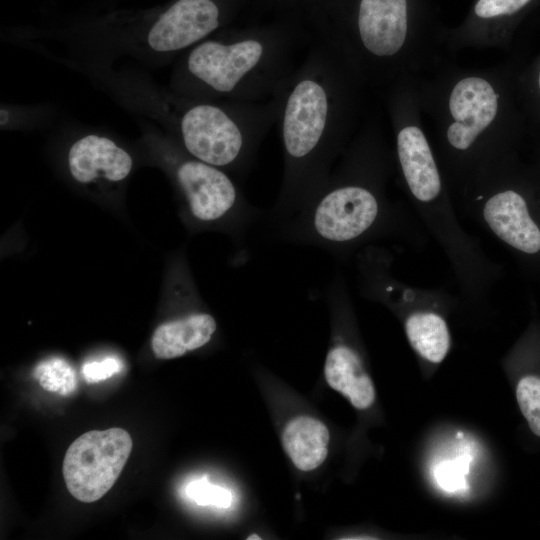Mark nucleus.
Here are the masks:
<instances>
[{
    "label": "nucleus",
    "mask_w": 540,
    "mask_h": 540,
    "mask_svg": "<svg viewBox=\"0 0 540 540\" xmlns=\"http://www.w3.org/2000/svg\"><path fill=\"white\" fill-rule=\"evenodd\" d=\"M329 431L326 425L309 416L292 419L282 434L284 450L301 471L319 467L327 456Z\"/></svg>",
    "instance_id": "obj_15"
},
{
    "label": "nucleus",
    "mask_w": 540,
    "mask_h": 540,
    "mask_svg": "<svg viewBox=\"0 0 540 540\" xmlns=\"http://www.w3.org/2000/svg\"><path fill=\"white\" fill-rule=\"evenodd\" d=\"M247 539L248 540H250V539H258L259 540L261 538L259 536H257V535H251L250 537H247Z\"/></svg>",
    "instance_id": "obj_24"
},
{
    "label": "nucleus",
    "mask_w": 540,
    "mask_h": 540,
    "mask_svg": "<svg viewBox=\"0 0 540 540\" xmlns=\"http://www.w3.org/2000/svg\"><path fill=\"white\" fill-rule=\"evenodd\" d=\"M217 330L215 318L204 311H192L159 325L151 338L158 359H173L207 345Z\"/></svg>",
    "instance_id": "obj_13"
},
{
    "label": "nucleus",
    "mask_w": 540,
    "mask_h": 540,
    "mask_svg": "<svg viewBox=\"0 0 540 540\" xmlns=\"http://www.w3.org/2000/svg\"><path fill=\"white\" fill-rule=\"evenodd\" d=\"M428 74L417 79L421 108L445 150L461 159L496 151L515 126L507 68H467L445 60Z\"/></svg>",
    "instance_id": "obj_6"
},
{
    "label": "nucleus",
    "mask_w": 540,
    "mask_h": 540,
    "mask_svg": "<svg viewBox=\"0 0 540 540\" xmlns=\"http://www.w3.org/2000/svg\"><path fill=\"white\" fill-rule=\"evenodd\" d=\"M251 11L272 18L302 22L311 30L327 25L341 10L345 0H248Z\"/></svg>",
    "instance_id": "obj_16"
},
{
    "label": "nucleus",
    "mask_w": 540,
    "mask_h": 540,
    "mask_svg": "<svg viewBox=\"0 0 540 540\" xmlns=\"http://www.w3.org/2000/svg\"><path fill=\"white\" fill-rule=\"evenodd\" d=\"M71 176L80 184L98 179L111 183L123 181L133 167L131 155L112 139L86 134L73 142L67 155Z\"/></svg>",
    "instance_id": "obj_11"
},
{
    "label": "nucleus",
    "mask_w": 540,
    "mask_h": 540,
    "mask_svg": "<svg viewBox=\"0 0 540 540\" xmlns=\"http://www.w3.org/2000/svg\"><path fill=\"white\" fill-rule=\"evenodd\" d=\"M132 438L122 428L88 431L68 447L63 477L69 493L92 503L115 484L132 451Z\"/></svg>",
    "instance_id": "obj_9"
},
{
    "label": "nucleus",
    "mask_w": 540,
    "mask_h": 540,
    "mask_svg": "<svg viewBox=\"0 0 540 540\" xmlns=\"http://www.w3.org/2000/svg\"><path fill=\"white\" fill-rule=\"evenodd\" d=\"M534 85L536 87L537 94L540 96V67L536 71V81Z\"/></svg>",
    "instance_id": "obj_23"
},
{
    "label": "nucleus",
    "mask_w": 540,
    "mask_h": 540,
    "mask_svg": "<svg viewBox=\"0 0 540 540\" xmlns=\"http://www.w3.org/2000/svg\"><path fill=\"white\" fill-rule=\"evenodd\" d=\"M368 88L423 76L446 59L448 27L429 0H345L327 25Z\"/></svg>",
    "instance_id": "obj_3"
},
{
    "label": "nucleus",
    "mask_w": 540,
    "mask_h": 540,
    "mask_svg": "<svg viewBox=\"0 0 540 540\" xmlns=\"http://www.w3.org/2000/svg\"><path fill=\"white\" fill-rule=\"evenodd\" d=\"M122 368L119 359L108 357L102 361L88 362L82 367L83 377L88 383H96L117 374Z\"/></svg>",
    "instance_id": "obj_21"
},
{
    "label": "nucleus",
    "mask_w": 540,
    "mask_h": 540,
    "mask_svg": "<svg viewBox=\"0 0 540 540\" xmlns=\"http://www.w3.org/2000/svg\"><path fill=\"white\" fill-rule=\"evenodd\" d=\"M383 144L379 120L364 118L337 167L295 215L273 228L274 237L337 255L367 234L381 211Z\"/></svg>",
    "instance_id": "obj_5"
},
{
    "label": "nucleus",
    "mask_w": 540,
    "mask_h": 540,
    "mask_svg": "<svg viewBox=\"0 0 540 540\" xmlns=\"http://www.w3.org/2000/svg\"><path fill=\"white\" fill-rule=\"evenodd\" d=\"M412 347L425 359L441 362L450 346V336L445 321L434 313H414L405 324Z\"/></svg>",
    "instance_id": "obj_17"
},
{
    "label": "nucleus",
    "mask_w": 540,
    "mask_h": 540,
    "mask_svg": "<svg viewBox=\"0 0 540 540\" xmlns=\"http://www.w3.org/2000/svg\"><path fill=\"white\" fill-rule=\"evenodd\" d=\"M119 86L126 99L165 126L186 153L242 178L277 121L275 95L263 102H239L191 98L130 79H121Z\"/></svg>",
    "instance_id": "obj_4"
},
{
    "label": "nucleus",
    "mask_w": 540,
    "mask_h": 540,
    "mask_svg": "<svg viewBox=\"0 0 540 540\" xmlns=\"http://www.w3.org/2000/svg\"><path fill=\"white\" fill-rule=\"evenodd\" d=\"M464 465L463 462H448L438 467V482L448 490H455L462 486Z\"/></svg>",
    "instance_id": "obj_22"
},
{
    "label": "nucleus",
    "mask_w": 540,
    "mask_h": 540,
    "mask_svg": "<svg viewBox=\"0 0 540 540\" xmlns=\"http://www.w3.org/2000/svg\"><path fill=\"white\" fill-rule=\"evenodd\" d=\"M248 0H174L146 29L115 48L165 61L228 27Z\"/></svg>",
    "instance_id": "obj_8"
},
{
    "label": "nucleus",
    "mask_w": 540,
    "mask_h": 540,
    "mask_svg": "<svg viewBox=\"0 0 540 540\" xmlns=\"http://www.w3.org/2000/svg\"><path fill=\"white\" fill-rule=\"evenodd\" d=\"M306 25L287 18L226 27L186 51L175 66L170 89L197 99L263 102L295 68Z\"/></svg>",
    "instance_id": "obj_2"
},
{
    "label": "nucleus",
    "mask_w": 540,
    "mask_h": 540,
    "mask_svg": "<svg viewBox=\"0 0 540 540\" xmlns=\"http://www.w3.org/2000/svg\"><path fill=\"white\" fill-rule=\"evenodd\" d=\"M484 218L495 234L525 253L540 250V230L530 218L524 198L512 189L492 195L484 206Z\"/></svg>",
    "instance_id": "obj_12"
},
{
    "label": "nucleus",
    "mask_w": 540,
    "mask_h": 540,
    "mask_svg": "<svg viewBox=\"0 0 540 540\" xmlns=\"http://www.w3.org/2000/svg\"><path fill=\"white\" fill-rule=\"evenodd\" d=\"M324 376L331 388L343 394L357 409H367L375 401V388L359 353L338 341L328 351Z\"/></svg>",
    "instance_id": "obj_14"
},
{
    "label": "nucleus",
    "mask_w": 540,
    "mask_h": 540,
    "mask_svg": "<svg viewBox=\"0 0 540 540\" xmlns=\"http://www.w3.org/2000/svg\"><path fill=\"white\" fill-rule=\"evenodd\" d=\"M367 88L331 33L312 31L303 60L275 93L283 176L268 213L273 228L295 215L327 179L365 118Z\"/></svg>",
    "instance_id": "obj_1"
},
{
    "label": "nucleus",
    "mask_w": 540,
    "mask_h": 540,
    "mask_svg": "<svg viewBox=\"0 0 540 540\" xmlns=\"http://www.w3.org/2000/svg\"><path fill=\"white\" fill-rule=\"evenodd\" d=\"M172 149L171 172L188 215L198 224H219L241 245L265 214L253 206L226 171Z\"/></svg>",
    "instance_id": "obj_7"
},
{
    "label": "nucleus",
    "mask_w": 540,
    "mask_h": 540,
    "mask_svg": "<svg viewBox=\"0 0 540 540\" xmlns=\"http://www.w3.org/2000/svg\"><path fill=\"white\" fill-rule=\"evenodd\" d=\"M187 494L199 505H215L228 507L231 503L229 490L216 486L206 479H198L190 482L187 486Z\"/></svg>",
    "instance_id": "obj_20"
},
{
    "label": "nucleus",
    "mask_w": 540,
    "mask_h": 540,
    "mask_svg": "<svg viewBox=\"0 0 540 540\" xmlns=\"http://www.w3.org/2000/svg\"><path fill=\"white\" fill-rule=\"evenodd\" d=\"M516 397L530 429L540 437V378L523 377L517 385Z\"/></svg>",
    "instance_id": "obj_19"
},
{
    "label": "nucleus",
    "mask_w": 540,
    "mask_h": 540,
    "mask_svg": "<svg viewBox=\"0 0 540 540\" xmlns=\"http://www.w3.org/2000/svg\"><path fill=\"white\" fill-rule=\"evenodd\" d=\"M533 1L473 0L463 20L448 28L447 52L506 45L516 20Z\"/></svg>",
    "instance_id": "obj_10"
},
{
    "label": "nucleus",
    "mask_w": 540,
    "mask_h": 540,
    "mask_svg": "<svg viewBox=\"0 0 540 540\" xmlns=\"http://www.w3.org/2000/svg\"><path fill=\"white\" fill-rule=\"evenodd\" d=\"M33 375L40 386L48 392L68 396L77 388L75 369L61 357L42 360L35 367Z\"/></svg>",
    "instance_id": "obj_18"
}]
</instances>
